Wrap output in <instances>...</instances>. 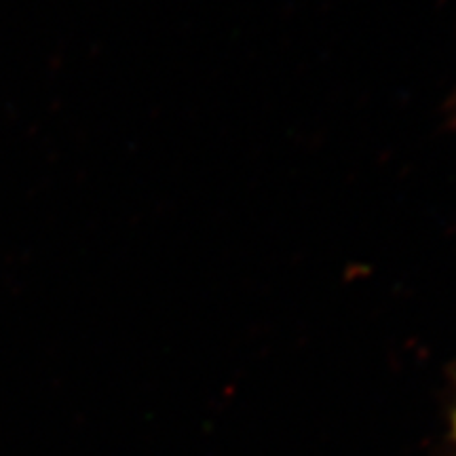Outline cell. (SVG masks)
Masks as SVG:
<instances>
[{
    "instance_id": "1",
    "label": "cell",
    "mask_w": 456,
    "mask_h": 456,
    "mask_svg": "<svg viewBox=\"0 0 456 456\" xmlns=\"http://www.w3.org/2000/svg\"><path fill=\"white\" fill-rule=\"evenodd\" d=\"M450 431H452V442L456 446V408L452 410V419H450Z\"/></svg>"
}]
</instances>
